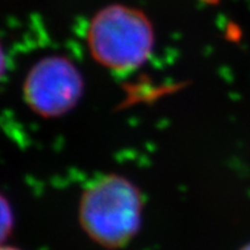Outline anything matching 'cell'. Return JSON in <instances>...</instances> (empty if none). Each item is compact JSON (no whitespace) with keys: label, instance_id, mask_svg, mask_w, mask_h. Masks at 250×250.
Here are the masks:
<instances>
[{"label":"cell","instance_id":"3957f363","mask_svg":"<svg viewBox=\"0 0 250 250\" xmlns=\"http://www.w3.org/2000/svg\"><path fill=\"white\" fill-rule=\"evenodd\" d=\"M83 77L70 59L50 55L31 66L22 92L27 106L42 118H59L72 111L83 95Z\"/></svg>","mask_w":250,"mask_h":250},{"label":"cell","instance_id":"5b68a950","mask_svg":"<svg viewBox=\"0 0 250 250\" xmlns=\"http://www.w3.org/2000/svg\"><path fill=\"white\" fill-rule=\"evenodd\" d=\"M1 250H21L16 247H12V245H3L1 247Z\"/></svg>","mask_w":250,"mask_h":250},{"label":"cell","instance_id":"6da1fadb","mask_svg":"<svg viewBox=\"0 0 250 250\" xmlns=\"http://www.w3.org/2000/svg\"><path fill=\"white\" fill-rule=\"evenodd\" d=\"M143 207L137 185L120 175H104L84 188L78 207L79 224L97 245L120 249L138 234Z\"/></svg>","mask_w":250,"mask_h":250},{"label":"cell","instance_id":"8992f818","mask_svg":"<svg viewBox=\"0 0 250 250\" xmlns=\"http://www.w3.org/2000/svg\"><path fill=\"white\" fill-rule=\"evenodd\" d=\"M240 250H250V243L247 244V245H244Z\"/></svg>","mask_w":250,"mask_h":250},{"label":"cell","instance_id":"277c9868","mask_svg":"<svg viewBox=\"0 0 250 250\" xmlns=\"http://www.w3.org/2000/svg\"><path fill=\"white\" fill-rule=\"evenodd\" d=\"M1 234H3V239L8 236V231H10L12 226H13V214L10 212V208L8 207L5 199H3V206H1Z\"/></svg>","mask_w":250,"mask_h":250},{"label":"cell","instance_id":"7a4b0ae2","mask_svg":"<svg viewBox=\"0 0 250 250\" xmlns=\"http://www.w3.org/2000/svg\"><path fill=\"white\" fill-rule=\"evenodd\" d=\"M86 41L95 62L106 69L126 73L149 59L155 31L142 10L111 4L99 10L87 27Z\"/></svg>","mask_w":250,"mask_h":250}]
</instances>
